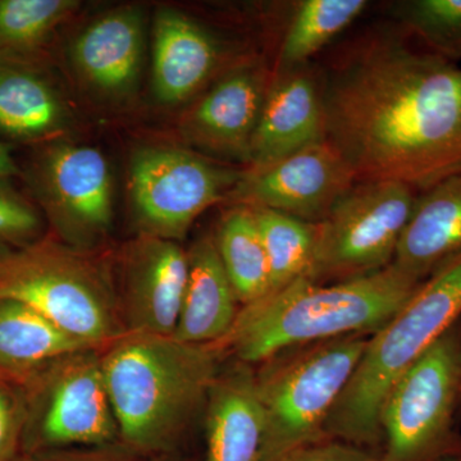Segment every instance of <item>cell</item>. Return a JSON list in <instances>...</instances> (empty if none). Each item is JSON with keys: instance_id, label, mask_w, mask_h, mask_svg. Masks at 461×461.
<instances>
[{"instance_id": "obj_21", "label": "cell", "mask_w": 461, "mask_h": 461, "mask_svg": "<svg viewBox=\"0 0 461 461\" xmlns=\"http://www.w3.org/2000/svg\"><path fill=\"white\" fill-rule=\"evenodd\" d=\"M93 348L32 308L0 299V378L23 387L54 360Z\"/></svg>"}, {"instance_id": "obj_23", "label": "cell", "mask_w": 461, "mask_h": 461, "mask_svg": "<svg viewBox=\"0 0 461 461\" xmlns=\"http://www.w3.org/2000/svg\"><path fill=\"white\" fill-rule=\"evenodd\" d=\"M214 241L240 304L266 296L271 290V275L253 209H229L221 218Z\"/></svg>"}, {"instance_id": "obj_12", "label": "cell", "mask_w": 461, "mask_h": 461, "mask_svg": "<svg viewBox=\"0 0 461 461\" xmlns=\"http://www.w3.org/2000/svg\"><path fill=\"white\" fill-rule=\"evenodd\" d=\"M36 187L57 229L78 248L111 227L113 182L98 149L67 142L53 145L39 163Z\"/></svg>"}, {"instance_id": "obj_1", "label": "cell", "mask_w": 461, "mask_h": 461, "mask_svg": "<svg viewBox=\"0 0 461 461\" xmlns=\"http://www.w3.org/2000/svg\"><path fill=\"white\" fill-rule=\"evenodd\" d=\"M326 141L357 181L427 191L461 175V68L395 30L363 36L321 76Z\"/></svg>"}, {"instance_id": "obj_31", "label": "cell", "mask_w": 461, "mask_h": 461, "mask_svg": "<svg viewBox=\"0 0 461 461\" xmlns=\"http://www.w3.org/2000/svg\"><path fill=\"white\" fill-rule=\"evenodd\" d=\"M18 461H133L131 455L113 446L91 447V450H53L23 454Z\"/></svg>"}, {"instance_id": "obj_29", "label": "cell", "mask_w": 461, "mask_h": 461, "mask_svg": "<svg viewBox=\"0 0 461 461\" xmlns=\"http://www.w3.org/2000/svg\"><path fill=\"white\" fill-rule=\"evenodd\" d=\"M41 220L29 203L0 180V241L25 245L35 238Z\"/></svg>"}, {"instance_id": "obj_9", "label": "cell", "mask_w": 461, "mask_h": 461, "mask_svg": "<svg viewBox=\"0 0 461 461\" xmlns=\"http://www.w3.org/2000/svg\"><path fill=\"white\" fill-rule=\"evenodd\" d=\"M461 408V321L393 384L379 424L384 461H430L453 441Z\"/></svg>"}, {"instance_id": "obj_30", "label": "cell", "mask_w": 461, "mask_h": 461, "mask_svg": "<svg viewBox=\"0 0 461 461\" xmlns=\"http://www.w3.org/2000/svg\"><path fill=\"white\" fill-rule=\"evenodd\" d=\"M286 461H384L382 455H375L362 446L348 444L339 439L324 438L297 451Z\"/></svg>"}, {"instance_id": "obj_6", "label": "cell", "mask_w": 461, "mask_h": 461, "mask_svg": "<svg viewBox=\"0 0 461 461\" xmlns=\"http://www.w3.org/2000/svg\"><path fill=\"white\" fill-rule=\"evenodd\" d=\"M369 336L350 335L286 348L256 371L263 414L260 461H286L327 438L326 424Z\"/></svg>"}, {"instance_id": "obj_5", "label": "cell", "mask_w": 461, "mask_h": 461, "mask_svg": "<svg viewBox=\"0 0 461 461\" xmlns=\"http://www.w3.org/2000/svg\"><path fill=\"white\" fill-rule=\"evenodd\" d=\"M0 299L30 306L93 348L127 332L107 267L56 240L0 249Z\"/></svg>"}, {"instance_id": "obj_2", "label": "cell", "mask_w": 461, "mask_h": 461, "mask_svg": "<svg viewBox=\"0 0 461 461\" xmlns=\"http://www.w3.org/2000/svg\"><path fill=\"white\" fill-rule=\"evenodd\" d=\"M423 282L393 263L353 280L320 284L299 278L281 290L241 306L235 324L217 344L221 354L256 366L276 354L350 335L381 330Z\"/></svg>"}, {"instance_id": "obj_8", "label": "cell", "mask_w": 461, "mask_h": 461, "mask_svg": "<svg viewBox=\"0 0 461 461\" xmlns=\"http://www.w3.org/2000/svg\"><path fill=\"white\" fill-rule=\"evenodd\" d=\"M26 426L23 454L68 446L103 447L120 436L102 368V348L67 354L23 387Z\"/></svg>"}, {"instance_id": "obj_14", "label": "cell", "mask_w": 461, "mask_h": 461, "mask_svg": "<svg viewBox=\"0 0 461 461\" xmlns=\"http://www.w3.org/2000/svg\"><path fill=\"white\" fill-rule=\"evenodd\" d=\"M269 81L258 62L242 63L226 72L185 114V138L212 156L249 165Z\"/></svg>"}, {"instance_id": "obj_11", "label": "cell", "mask_w": 461, "mask_h": 461, "mask_svg": "<svg viewBox=\"0 0 461 461\" xmlns=\"http://www.w3.org/2000/svg\"><path fill=\"white\" fill-rule=\"evenodd\" d=\"M355 182L344 158L323 141L272 165L242 172L226 200L320 223Z\"/></svg>"}, {"instance_id": "obj_17", "label": "cell", "mask_w": 461, "mask_h": 461, "mask_svg": "<svg viewBox=\"0 0 461 461\" xmlns=\"http://www.w3.org/2000/svg\"><path fill=\"white\" fill-rule=\"evenodd\" d=\"M142 51L144 14L139 7H121L85 27L72 47V59L91 86L122 95L138 81Z\"/></svg>"}, {"instance_id": "obj_13", "label": "cell", "mask_w": 461, "mask_h": 461, "mask_svg": "<svg viewBox=\"0 0 461 461\" xmlns=\"http://www.w3.org/2000/svg\"><path fill=\"white\" fill-rule=\"evenodd\" d=\"M117 291L127 332L172 336L189 275L187 251L173 240L140 235L124 250Z\"/></svg>"}, {"instance_id": "obj_27", "label": "cell", "mask_w": 461, "mask_h": 461, "mask_svg": "<svg viewBox=\"0 0 461 461\" xmlns=\"http://www.w3.org/2000/svg\"><path fill=\"white\" fill-rule=\"evenodd\" d=\"M391 12L433 54L450 62L461 59V0H402L391 5Z\"/></svg>"}, {"instance_id": "obj_20", "label": "cell", "mask_w": 461, "mask_h": 461, "mask_svg": "<svg viewBox=\"0 0 461 461\" xmlns=\"http://www.w3.org/2000/svg\"><path fill=\"white\" fill-rule=\"evenodd\" d=\"M189 275L173 338L196 345H213L232 329L241 309L224 271L214 239L196 240L187 250Z\"/></svg>"}, {"instance_id": "obj_32", "label": "cell", "mask_w": 461, "mask_h": 461, "mask_svg": "<svg viewBox=\"0 0 461 461\" xmlns=\"http://www.w3.org/2000/svg\"><path fill=\"white\" fill-rule=\"evenodd\" d=\"M18 175V167L14 157L9 153L8 148L0 142V180H7L12 176Z\"/></svg>"}, {"instance_id": "obj_3", "label": "cell", "mask_w": 461, "mask_h": 461, "mask_svg": "<svg viewBox=\"0 0 461 461\" xmlns=\"http://www.w3.org/2000/svg\"><path fill=\"white\" fill-rule=\"evenodd\" d=\"M223 355L213 345L126 332L102 348L118 432L130 450L154 453L177 441L200 412Z\"/></svg>"}, {"instance_id": "obj_19", "label": "cell", "mask_w": 461, "mask_h": 461, "mask_svg": "<svg viewBox=\"0 0 461 461\" xmlns=\"http://www.w3.org/2000/svg\"><path fill=\"white\" fill-rule=\"evenodd\" d=\"M461 254V175L453 176L418 196L393 266L424 282Z\"/></svg>"}, {"instance_id": "obj_33", "label": "cell", "mask_w": 461, "mask_h": 461, "mask_svg": "<svg viewBox=\"0 0 461 461\" xmlns=\"http://www.w3.org/2000/svg\"><path fill=\"white\" fill-rule=\"evenodd\" d=\"M451 461H461V455H459L457 457H455V459Z\"/></svg>"}, {"instance_id": "obj_16", "label": "cell", "mask_w": 461, "mask_h": 461, "mask_svg": "<svg viewBox=\"0 0 461 461\" xmlns=\"http://www.w3.org/2000/svg\"><path fill=\"white\" fill-rule=\"evenodd\" d=\"M153 36L154 93L165 104H178L214 74L220 44L195 20L169 8L158 11Z\"/></svg>"}, {"instance_id": "obj_4", "label": "cell", "mask_w": 461, "mask_h": 461, "mask_svg": "<svg viewBox=\"0 0 461 461\" xmlns=\"http://www.w3.org/2000/svg\"><path fill=\"white\" fill-rule=\"evenodd\" d=\"M461 321V254L433 273L390 321L369 336L330 411L327 438L357 446L382 437L379 415L393 384Z\"/></svg>"}, {"instance_id": "obj_15", "label": "cell", "mask_w": 461, "mask_h": 461, "mask_svg": "<svg viewBox=\"0 0 461 461\" xmlns=\"http://www.w3.org/2000/svg\"><path fill=\"white\" fill-rule=\"evenodd\" d=\"M326 141L321 76L306 65L276 69L250 149V168L272 165Z\"/></svg>"}, {"instance_id": "obj_24", "label": "cell", "mask_w": 461, "mask_h": 461, "mask_svg": "<svg viewBox=\"0 0 461 461\" xmlns=\"http://www.w3.org/2000/svg\"><path fill=\"white\" fill-rule=\"evenodd\" d=\"M368 7L366 0H304L297 5L282 39L276 69L306 65Z\"/></svg>"}, {"instance_id": "obj_26", "label": "cell", "mask_w": 461, "mask_h": 461, "mask_svg": "<svg viewBox=\"0 0 461 461\" xmlns=\"http://www.w3.org/2000/svg\"><path fill=\"white\" fill-rule=\"evenodd\" d=\"M78 5L75 0H0V57L41 44Z\"/></svg>"}, {"instance_id": "obj_25", "label": "cell", "mask_w": 461, "mask_h": 461, "mask_svg": "<svg viewBox=\"0 0 461 461\" xmlns=\"http://www.w3.org/2000/svg\"><path fill=\"white\" fill-rule=\"evenodd\" d=\"M253 209L269 264L271 290L308 277L313 263L317 223L266 208ZM268 293V294H269Z\"/></svg>"}, {"instance_id": "obj_22", "label": "cell", "mask_w": 461, "mask_h": 461, "mask_svg": "<svg viewBox=\"0 0 461 461\" xmlns=\"http://www.w3.org/2000/svg\"><path fill=\"white\" fill-rule=\"evenodd\" d=\"M67 111L41 75L0 57V131L17 140H41L62 131Z\"/></svg>"}, {"instance_id": "obj_28", "label": "cell", "mask_w": 461, "mask_h": 461, "mask_svg": "<svg viewBox=\"0 0 461 461\" xmlns=\"http://www.w3.org/2000/svg\"><path fill=\"white\" fill-rule=\"evenodd\" d=\"M26 403L23 390L0 378V461H18L23 455Z\"/></svg>"}, {"instance_id": "obj_10", "label": "cell", "mask_w": 461, "mask_h": 461, "mask_svg": "<svg viewBox=\"0 0 461 461\" xmlns=\"http://www.w3.org/2000/svg\"><path fill=\"white\" fill-rule=\"evenodd\" d=\"M241 175L186 149H139L130 163L129 190L141 235L184 238L200 214L226 200Z\"/></svg>"}, {"instance_id": "obj_7", "label": "cell", "mask_w": 461, "mask_h": 461, "mask_svg": "<svg viewBox=\"0 0 461 461\" xmlns=\"http://www.w3.org/2000/svg\"><path fill=\"white\" fill-rule=\"evenodd\" d=\"M417 199V191L402 182H355L317 223L306 278L320 284L348 281L386 268Z\"/></svg>"}, {"instance_id": "obj_18", "label": "cell", "mask_w": 461, "mask_h": 461, "mask_svg": "<svg viewBox=\"0 0 461 461\" xmlns=\"http://www.w3.org/2000/svg\"><path fill=\"white\" fill-rule=\"evenodd\" d=\"M204 412L206 461H260L264 424L253 366L236 362L221 371Z\"/></svg>"}]
</instances>
